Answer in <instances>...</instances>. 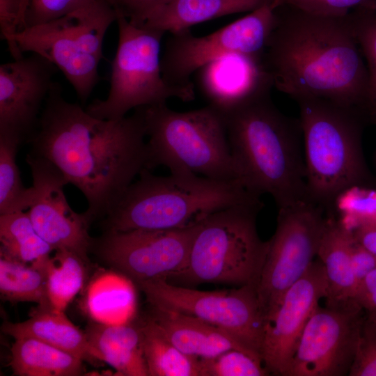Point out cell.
<instances>
[{"label": "cell", "mask_w": 376, "mask_h": 376, "mask_svg": "<svg viewBox=\"0 0 376 376\" xmlns=\"http://www.w3.org/2000/svg\"><path fill=\"white\" fill-rule=\"evenodd\" d=\"M146 138L139 108L120 119H100L65 100L54 84L29 141L31 154L52 162L82 192L93 221L104 219L148 169Z\"/></svg>", "instance_id": "6da1fadb"}, {"label": "cell", "mask_w": 376, "mask_h": 376, "mask_svg": "<svg viewBox=\"0 0 376 376\" xmlns=\"http://www.w3.org/2000/svg\"><path fill=\"white\" fill-rule=\"evenodd\" d=\"M263 61L274 86L292 99H324L368 115V69L349 14L324 17L279 5Z\"/></svg>", "instance_id": "7a4b0ae2"}, {"label": "cell", "mask_w": 376, "mask_h": 376, "mask_svg": "<svg viewBox=\"0 0 376 376\" xmlns=\"http://www.w3.org/2000/svg\"><path fill=\"white\" fill-rule=\"evenodd\" d=\"M237 180L270 195L278 208L310 201L299 119L283 113L270 92L221 113Z\"/></svg>", "instance_id": "3957f363"}, {"label": "cell", "mask_w": 376, "mask_h": 376, "mask_svg": "<svg viewBox=\"0 0 376 376\" xmlns=\"http://www.w3.org/2000/svg\"><path fill=\"white\" fill-rule=\"evenodd\" d=\"M260 196L238 181L175 172L157 176L144 169L103 219L105 230H171L198 224L209 215Z\"/></svg>", "instance_id": "277c9868"}, {"label": "cell", "mask_w": 376, "mask_h": 376, "mask_svg": "<svg viewBox=\"0 0 376 376\" xmlns=\"http://www.w3.org/2000/svg\"><path fill=\"white\" fill-rule=\"evenodd\" d=\"M295 100L299 109L308 198L328 211L338 193L368 178L361 148L363 120L368 116L324 99Z\"/></svg>", "instance_id": "5b68a950"}, {"label": "cell", "mask_w": 376, "mask_h": 376, "mask_svg": "<svg viewBox=\"0 0 376 376\" xmlns=\"http://www.w3.org/2000/svg\"><path fill=\"white\" fill-rule=\"evenodd\" d=\"M139 109L148 138L149 170L164 166L171 173L238 181L224 118L217 109L207 104L179 112L166 103Z\"/></svg>", "instance_id": "8992f818"}, {"label": "cell", "mask_w": 376, "mask_h": 376, "mask_svg": "<svg viewBox=\"0 0 376 376\" xmlns=\"http://www.w3.org/2000/svg\"><path fill=\"white\" fill-rule=\"evenodd\" d=\"M263 206L261 201L237 205L201 221L186 268L170 278L188 284L258 286L268 249L257 230Z\"/></svg>", "instance_id": "52a82bcc"}, {"label": "cell", "mask_w": 376, "mask_h": 376, "mask_svg": "<svg viewBox=\"0 0 376 376\" xmlns=\"http://www.w3.org/2000/svg\"><path fill=\"white\" fill-rule=\"evenodd\" d=\"M118 43L111 63L110 88L105 100H95L86 109L104 120L126 116L132 109L166 103L171 98L194 99V86H176L164 78L161 43L165 33L118 17Z\"/></svg>", "instance_id": "ba28073f"}, {"label": "cell", "mask_w": 376, "mask_h": 376, "mask_svg": "<svg viewBox=\"0 0 376 376\" xmlns=\"http://www.w3.org/2000/svg\"><path fill=\"white\" fill-rule=\"evenodd\" d=\"M117 18L105 0H96L57 19L26 27L13 40L22 52L37 54L54 64L85 102L99 81L104 38Z\"/></svg>", "instance_id": "9c48e42d"}, {"label": "cell", "mask_w": 376, "mask_h": 376, "mask_svg": "<svg viewBox=\"0 0 376 376\" xmlns=\"http://www.w3.org/2000/svg\"><path fill=\"white\" fill-rule=\"evenodd\" d=\"M311 201L279 208L276 227L260 276L257 292L266 326L286 291L308 270L317 256L326 216Z\"/></svg>", "instance_id": "30bf717a"}, {"label": "cell", "mask_w": 376, "mask_h": 376, "mask_svg": "<svg viewBox=\"0 0 376 376\" xmlns=\"http://www.w3.org/2000/svg\"><path fill=\"white\" fill-rule=\"evenodd\" d=\"M136 283L149 304L194 316L220 328L262 359L266 323L260 312L256 285L201 291L170 284L163 278Z\"/></svg>", "instance_id": "8fae6325"}, {"label": "cell", "mask_w": 376, "mask_h": 376, "mask_svg": "<svg viewBox=\"0 0 376 376\" xmlns=\"http://www.w3.org/2000/svg\"><path fill=\"white\" fill-rule=\"evenodd\" d=\"M283 0L266 4L247 15L204 36L190 29L169 33L161 54L164 79L176 86L194 87V72L230 53L263 56L276 22V8Z\"/></svg>", "instance_id": "7c38bea8"}, {"label": "cell", "mask_w": 376, "mask_h": 376, "mask_svg": "<svg viewBox=\"0 0 376 376\" xmlns=\"http://www.w3.org/2000/svg\"><path fill=\"white\" fill-rule=\"evenodd\" d=\"M365 315L352 299L319 305L308 320L285 376H344L352 365Z\"/></svg>", "instance_id": "4fadbf2b"}, {"label": "cell", "mask_w": 376, "mask_h": 376, "mask_svg": "<svg viewBox=\"0 0 376 376\" xmlns=\"http://www.w3.org/2000/svg\"><path fill=\"white\" fill-rule=\"evenodd\" d=\"M196 225L179 229L105 230L91 249L135 283L168 279L187 264Z\"/></svg>", "instance_id": "5bb4252c"}, {"label": "cell", "mask_w": 376, "mask_h": 376, "mask_svg": "<svg viewBox=\"0 0 376 376\" xmlns=\"http://www.w3.org/2000/svg\"><path fill=\"white\" fill-rule=\"evenodd\" d=\"M26 162L35 192L27 212L36 232L54 251L68 250L86 261L93 240L88 234L93 221L86 212L71 208L64 193L68 182L52 162L31 153Z\"/></svg>", "instance_id": "9a60e30c"}, {"label": "cell", "mask_w": 376, "mask_h": 376, "mask_svg": "<svg viewBox=\"0 0 376 376\" xmlns=\"http://www.w3.org/2000/svg\"><path fill=\"white\" fill-rule=\"evenodd\" d=\"M327 283L324 265L315 259L306 273L284 294L265 331L261 357L274 375L285 376L303 331L322 297Z\"/></svg>", "instance_id": "2e32d148"}, {"label": "cell", "mask_w": 376, "mask_h": 376, "mask_svg": "<svg viewBox=\"0 0 376 376\" xmlns=\"http://www.w3.org/2000/svg\"><path fill=\"white\" fill-rule=\"evenodd\" d=\"M56 67L33 54L0 66V130L29 137L54 83Z\"/></svg>", "instance_id": "e0dca14e"}, {"label": "cell", "mask_w": 376, "mask_h": 376, "mask_svg": "<svg viewBox=\"0 0 376 376\" xmlns=\"http://www.w3.org/2000/svg\"><path fill=\"white\" fill-rule=\"evenodd\" d=\"M197 72L200 88L208 105L220 113L269 93L274 86L263 56L230 53L212 61Z\"/></svg>", "instance_id": "ac0fdd59"}, {"label": "cell", "mask_w": 376, "mask_h": 376, "mask_svg": "<svg viewBox=\"0 0 376 376\" xmlns=\"http://www.w3.org/2000/svg\"><path fill=\"white\" fill-rule=\"evenodd\" d=\"M150 306L148 317L161 329L174 346L186 354L198 358H212L237 349L262 360L220 328L194 316L157 306L150 304Z\"/></svg>", "instance_id": "d6986e66"}, {"label": "cell", "mask_w": 376, "mask_h": 376, "mask_svg": "<svg viewBox=\"0 0 376 376\" xmlns=\"http://www.w3.org/2000/svg\"><path fill=\"white\" fill-rule=\"evenodd\" d=\"M1 331L15 339L33 338L65 350L82 360L99 361L85 333L68 320L64 311L40 306L22 322H4Z\"/></svg>", "instance_id": "ffe728a7"}, {"label": "cell", "mask_w": 376, "mask_h": 376, "mask_svg": "<svg viewBox=\"0 0 376 376\" xmlns=\"http://www.w3.org/2000/svg\"><path fill=\"white\" fill-rule=\"evenodd\" d=\"M276 0H169L137 26L169 33L221 16L252 12Z\"/></svg>", "instance_id": "44dd1931"}, {"label": "cell", "mask_w": 376, "mask_h": 376, "mask_svg": "<svg viewBox=\"0 0 376 376\" xmlns=\"http://www.w3.org/2000/svg\"><path fill=\"white\" fill-rule=\"evenodd\" d=\"M86 338L99 361L112 366L120 375L149 376L139 325L90 323Z\"/></svg>", "instance_id": "7402d4cb"}, {"label": "cell", "mask_w": 376, "mask_h": 376, "mask_svg": "<svg viewBox=\"0 0 376 376\" xmlns=\"http://www.w3.org/2000/svg\"><path fill=\"white\" fill-rule=\"evenodd\" d=\"M351 240L350 231L329 212L317 254L325 271L327 305L352 300L357 288L351 264Z\"/></svg>", "instance_id": "603a6c76"}, {"label": "cell", "mask_w": 376, "mask_h": 376, "mask_svg": "<svg viewBox=\"0 0 376 376\" xmlns=\"http://www.w3.org/2000/svg\"><path fill=\"white\" fill-rule=\"evenodd\" d=\"M82 359L33 338L15 339L10 366L18 376H75L83 373Z\"/></svg>", "instance_id": "cb8c5ba5"}, {"label": "cell", "mask_w": 376, "mask_h": 376, "mask_svg": "<svg viewBox=\"0 0 376 376\" xmlns=\"http://www.w3.org/2000/svg\"><path fill=\"white\" fill-rule=\"evenodd\" d=\"M139 327L149 376H199V358L178 350L148 317Z\"/></svg>", "instance_id": "d4e9b609"}, {"label": "cell", "mask_w": 376, "mask_h": 376, "mask_svg": "<svg viewBox=\"0 0 376 376\" xmlns=\"http://www.w3.org/2000/svg\"><path fill=\"white\" fill-rule=\"evenodd\" d=\"M0 292L9 301H30L50 306L47 297V258L28 265L0 253Z\"/></svg>", "instance_id": "484cf974"}, {"label": "cell", "mask_w": 376, "mask_h": 376, "mask_svg": "<svg viewBox=\"0 0 376 376\" xmlns=\"http://www.w3.org/2000/svg\"><path fill=\"white\" fill-rule=\"evenodd\" d=\"M0 241L1 254L28 265L54 251L36 232L25 211L0 215Z\"/></svg>", "instance_id": "4316f807"}, {"label": "cell", "mask_w": 376, "mask_h": 376, "mask_svg": "<svg viewBox=\"0 0 376 376\" xmlns=\"http://www.w3.org/2000/svg\"><path fill=\"white\" fill-rule=\"evenodd\" d=\"M23 140L17 134L0 130V215L25 211L33 201L34 189L24 187L16 164Z\"/></svg>", "instance_id": "83f0119b"}, {"label": "cell", "mask_w": 376, "mask_h": 376, "mask_svg": "<svg viewBox=\"0 0 376 376\" xmlns=\"http://www.w3.org/2000/svg\"><path fill=\"white\" fill-rule=\"evenodd\" d=\"M86 262L75 253L64 249L56 250L54 257L48 258L45 268L51 307L65 311L83 286Z\"/></svg>", "instance_id": "f1b7e54d"}, {"label": "cell", "mask_w": 376, "mask_h": 376, "mask_svg": "<svg viewBox=\"0 0 376 376\" xmlns=\"http://www.w3.org/2000/svg\"><path fill=\"white\" fill-rule=\"evenodd\" d=\"M91 285L88 293L87 308L91 317L104 324L119 320L132 308L134 294L125 279L113 274H107Z\"/></svg>", "instance_id": "f546056e"}, {"label": "cell", "mask_w": 376, "mask_h": 376, "mask_svg": "<svg viewBox=\"0 0 376 376\" xmlns=\"http://www.w3.org/2000/svg\"><path fill=\"white\" fill-rule=\"evenodd\" d=\"M349 17L368 69V117L376 120V10L357 8L349 13Z\"/></svg>", "instance_id": "4dcf8cb0"}, {"label": "cell", "mask_w": 376, "mask_h": 376, "mask_svg": "<svg viewBox=\"0 0 376 376\" xmlns=\"http://www.w3.org/2000/svg\"><path fill=\"white\" fill-rule=\"evenodd\" d=\"M329 212L348 230L358 224L376 218V189L364 184L352 185L334 198Z\"/></svg>", "instance_id": "1f68e13d"}, {"label": "cell", "mask_w": 376, "mask_h": 376, "mask_svg": "<svg viewBox=\"0 0 376 376\" xmlns=\"http://www.w3.org/2000/svg\"><path fill=\"white\" fill-rule=\"evenodd\" d=\"M262 360L237 349L214 357L199 358V376H265Z\"/></svg>", "instance_id": "d6a6232c"}, {"label": "cell", "mask_w": 376, "mask_h": 376, "mask_svg": "<svg viewBox=\"0 0 376 376\" xmlns=\"http://www.w3.org/2000/svg\"><path fill=\"white\" fill-rule=\"evenodd\" d=\"M95 1L29 0L25 15L24 29L57 19Z\"/></svg>", "instance_id": "836d02e7"}, {"label": "cell", "mask_w": 376, "mask_h": 376, "mask_svg": "<svg viewBox=\"0 0 376 376\" xmlns=\"http://www.w3.org/2000/svg\"><path fill=\"white\" fill-rule=\"evenodd\" d=\"M283 3L311 14L342 17L357 8L376 10V0H283Z\"/></svg>", "instance_id": "e575fe53"}, {"label": "cell", "mask_w": 376, "mask_h": 376, "mask_svg": "<svg viewBox=\"0 0 376 376\" xmlns=\"http://www.w3.org/2000/svg\"><path fill=\"white\" fill-rule=\"evenodd\" d=\"M25 15L24 0H0L1 38L6 41L14 59L24 56L13 37L24 28Z\"/></svg>", "instance_id": "d590c367"}, {"label": "cell", "mask_w": 376, "mask_h": 376, "mask_svg": "<svg viewBox=\"0 0 376 376\" xmlns=\"http://www.w3.org/2000/svg\"><path fill=\"white\" fill-rule=\"evenodd\" d=\"M350 376H376V324L363 322Z\"/></svg>", "instance_id": "8d00e7d4"}, {"label": "cell", "mask_w": 376, "mask_h": 376, "mask_svg": "<svg viewBox=\"0 0 376 376\" xmlns=\"http://www.w3.org/2000/svg\"><path fill=\"white\" fill-rule=\"evenodd\" d=\"M118 17H123L139 25L153 10L169 0H105Z\"/></svg>", "instance_id": "74e56055"}, {"label": "cell", "mask_w": 376, "mask_h": 376, "mask_svg": "<svg viewBox=\"0 0 376 376\" xmlns=\"http://www.w3.org/2000/svg\"><path fill=\"white\" fill-rule=\"evenodd\" d=\"M352 299L363 310L366 320L376 324V268L359 283Z\"/></svg>", "instance_id": "f35d334b"}, {"label": "cell", "mask_w": 376, "mask_h": 376, "mask_svg": "<svg viewBox=\"0 0 376 376\" xmlns=\"http://www.w3.org/2000/svg\"><path fill=\"white\" fill-rule=\"evenodd\" d=\"M350 258L352 271L358 285L370 272L376 268V256L360 244L352 234Z\"/></svg>", "instance_id": "ab89813d"}, {"label": "cell", "mask_w": 376, "mask_h": 376, "mask_svg": "<svg viewBox=\"0 0 376 376\" xmlns=\"http://www.w3.org/2000/svg\"><path fill=\"white\" fill-rule=\"evenodd\" d=\"M350 231L360 244L376 256V218L362 221Z\"/></svg>", "instance_id": "60d3db41"}, {"label": "cell", "mask_w": 376, "mask_h": 376, "mask_svg": "<svg viewBox=\"0 0 376 376\" xmlns=\"http://www.w3.org/2000/svg\"><path fill=\"white\" fill-rule=\"evenodd\" d=\"M29 0H24V6H25V8H26V9H27V7H28V5H29Z\"/></svg>", "instance_id": "b9f144b4"}, {"label": "cell", "mask_w": 376, "mask_h": 376, "mask_svg": "<svg viewBox=\"0 0 376 376\" xmlns=\"http://www.w3.org/2000/svg\"></svg>", "instance_id": "7bdbcfd3"}]
</instances>
